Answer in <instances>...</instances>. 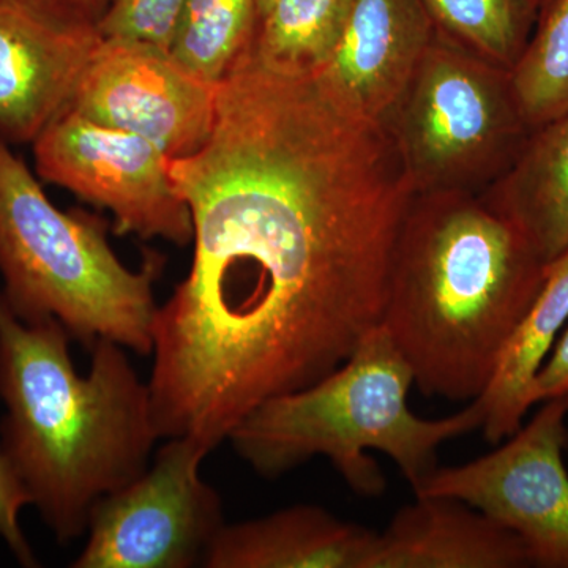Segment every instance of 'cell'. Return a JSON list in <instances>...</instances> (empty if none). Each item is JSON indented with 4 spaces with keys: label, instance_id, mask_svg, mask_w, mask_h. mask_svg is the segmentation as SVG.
<instances>
[{
    "label": "cell",
    "instance_id": "cell-7",
    "mask_svg": "<svg viewBox=\"0 0 568 568\" xmlns=\"http://www.w3.org/2000/svg\"><path fill=\"white\" fill-rule=\"evenodd\" d=\"M211 454L193 437L164 439L141 476L93 508L71 567H203L224 526L222 497L201 476Z\"/></svg>",
    "mask_w": 568,
    "mask_h": 568
},
{
    "label": "cell",
    "instance_id": "cell-17",
    "mask_svg": "<svg viewBox=\"0 0 568 568\" xmlns=\"http://www.w3.org/2000/svg\"><path fill=\"white\" fill-rule=\"evenodd\" d=\"M354 0H275L257 18L242 59L286 74L317 73L332 55L349 21Z\"/></svg>",
    "mask_w": 568,
    "mask_h": 568
},
{
    "label": "cell",
    "instance_id": "cell-8",
    "mask_svg": "<svg viewBox=\"0 0 568 568\" xmlns=\"http://www.w3.org/2000/svg\"><path fill=\"white\" fill-rule=\"evenodd\" d=\"M567 416L562 402H545L503 447L466 465L436 467L414 495L463 500L511 530L530 567L568 568Z\"/></svg>",
    "mask_w": 568,
    "mask_h": 568
},
{
    "label": "cell",
    "instance_id": "cell-18",
    "mask_svg": "<svg viewBox=\"0 0 568 568\" xmlns=\"http://www.w3.org/2000/svg\"><path fill=\"white\" fill-rule=\"evenodd\" d=\"M257 18V0H185L171 55L194 77L219 85L248 50Z\"/></svg>",
    "mask_w": 568,
    "mask_h": 568
},
{
    "label": "cell",
    "instance_id": "cell-5",
    "mask_svg": "<svg viewBox=\"0 0 568 568\" xmlns=\"http://www.w3.org/2000/svg\"><path fill=\"white\" fill-rule=\"evenodd\" d=\"M162 272L163 257L152 252L140 271L126 267L108 242L106 223L59 211L0 138L2 294L21 321H58L89 351L110 339L152 355L159 312L153 287Z\"/></svg>",
    "mask_w": 568,
    "mask_h": 568
},
{
    "label": "cell",
    "instance_id": "cell-15",
    "mask_svg": "<svg viewBox=\"0 0 568 568\" xmlns=\"http://www.w3.org/2000/svg\"><path fill=\"white\" fill-rule=\"evenodd\" d=\"M544 263L568 248V112L530 132L499 181L480 194Z\"/></svg>",
    "mask_w": 568,
    "mask_h": 568
},
{
    "label": "cell",
    "instance_id": "cell-4",
    "mask_svg": "<svg viewBox=\"0 0 568 568\" xmlns=\"http://www.w3.org/2000/svg\"><path fill=\"white\" fill-rule=\"evenodd\" d=\"M414 375L386 328L377 324L338 368L312 386L267 399L231 433L235 454L260 476L276 478L315 457L331 459L358 496L386 489L369 450L394 459L410 487L437 467V448L481 428L484 410L422 418L407 403Z\"/></svg>",
    "mask_w": 568,
    "mask_h": 568
},
{
    "label": "cell",
    "instance_id": "cell-22",
    "mask_svg": "<svg viewBox=\"0 0 568 568\" xmlns=\"http://www.w3.org/2000/svg\"><path fill=\"white\" fill-rule=\"evenodd\" d=\"M26 506L29 497L0 443V537L22 567H37L39 562L21 529L20 515Z\"/></svg>",
    "mask_w": 568,
    "mask_h": 568
},
{
    "label": "cell",
    "instance_id": "cell-10",
    "mask_svg": "<svg viewBox=\"0 0 568 568\" xmlns=\"http://www.w3.org/2000/svg\"><path fill=\"white\" fill-rule=\"evenodd\" d=\"M216 91L219 85L194 77L163 48L102 37L70 108L183 159L211 136Z\"/></svg>",
    "mask_w": 568,
    "mask_h": 568
},
{
    "label": "cell",
    "instance_id": "cell-14",
    "mask_svg": "<svg viewBox=\"0 0 568 568\" xmlns=\"http://www.w3.org/2000/svg\"><path fill=\"white\" fill-rule=\"evenodd\" d=\"M376 532L323 507L298 504L226 525L207 549L205 568H365Z\"/></svg>",
    "mask_w": 568,
    "mask_h": 568
},
{
    "label": "cell",
    "instance_id": "cell-26",
    "mask_svg": "<svg viewBox=\"0 0 568 568\" xmlns=\"http://www.w3.org/2000/svg\"><path fill=\"white\" fill-rule=\"evenodd\" d=\"M536 2L538 6V10H540V7L544 6V3L547 2V0H536Z\"/></svg>",
    "mask_w": 568,
    "mask_h": 568
},
{
    "label": "cell",
    "instance_id": "cell-19",
    "mask_svg": "<svg viewBox=\"0 0 568 568\" xmlns=\"http://www.w3.org/2000/svg\"><path fill=\"white\" fill-rule=\"evenodd\" d=\"M436 36L514 70L536 28V0H422Z\"/></svg>",
    "mask_w": 568,
    "mask_h": 568
},
{
    "label": "cell",
    "instance_id": "cell-12",
    "mask_svg": "<svg viewBox=\"0 0 568 568\" xmlns=\"http://www.w3.org/2000/svg\"><path fill=\"white\" fill-rule=\"evenodd\" d=\"M435 36L422 0H354L343 39L317 77L351 110L383 125Z\"/></svg>",
    "mask_w": 568,
    "mask_h": 568
},
{
    "label": "cell",
    "instance_id": "cell-24",
    "mask_svg": "<svg viewBox=\"0 0 568 568\" xmlns=\"http://www.w3.org/2000/svg\"><path fill=\"white\" fill-rule=\"evenodd\" d=\"M562 402L568 409V324L549 351L547 361L538 369L532 388L534 405Z\"/></svg>",
    "mask_w": 568,
    "mask_h": 568
},
{
    "label": "cell",
    "instance_id": "cell-1",
    "mask_svg": "<svg viewBox=\"0 0 568 568\" xmlns=\"http://www.w3.org/2000/svg\"><path fill=\"white\" fill-rule=\"evenodd\" d=\"M193 260L159 306L153 424L213 452L267 399L338 368L381 323L414 196L394 141L317 73L237 62L200 151L170 159Z\"/></svg>",
    "mask_w": 568,
    "mask_h": 568
},
{
    "label": "cell",
    "instance_id": "cell-23",
    "mask_svg": "<svg viewBox=\"0 0 568 568\" xmlns=\"http://www.w3.org/2000/svg\"><path fill=\"white\" fill-rule=\"evenodd\" d=\"M37 20L62 29H97L114 0H7Z\"/></svg>",
    "mask_w": 568,
    "mask_h": 568
},
{
    "label": "cell",
    "instance_id": "cell-20",
    "mask_svg": "<svg viewBox=\"0 0 568 568\" xmlns=\"http://www.w3.org/2000/svg\"><path fill=\"white\" fill-rule=\"evenodd\" d=\"M511 81L530 129L568 112V0H547L540 7Z\"/></svg>",
    "mask_w": 568,
    "mask_h": 568
},
{
    "label": "cell",
    "instance_id": "cell-25",
    "mask_svg": "<svg viewBox=\"0 0 568 568\" xmlns=\"http://www.w3.org/2000/svg\"><path fill=\"white\" fill-rule=\"evenodd\" d=\"M274 2L275 0H257V13H260V17L271 9L272 3Z\"/></svg>",
    "mask_w": 568,
    "mask_h": 568
},
{
    "label": "cell",
    "instance_id": "cell-16",
    "mask_svg": "<svg viewBox=\"0 0 568 568\" xmlns=\"http://www.w3.org/2000/svg\"><path fill=\"white\" fill-rule=\"evenodd\" d=\"M568 324V248L545 267L544 284L504 351L485 394L477 398L484 410L485 439L499 444L514 435L534 406L538 369Z\"/></svg>",
    "mask_w": 568,
    "mask_h": 568
},
{
    "label": "cell",
    "instance_id": "cell-6",
    "mask_svg": "<svg viewBox=\"0 0 568 568\" xmlns=\"http://www.w3.org/2000/svg\"><path fill=\"white\" fill-rule=\"evenodd\" d=\"M383 126L414 193H484L510 170L532 132L511 70L439 36Z\"/></svg>",
    "mask_w": 568,
    "mask_h": 568
},
{
    "label": "cell",
    "instance_id": "cell-2",
    "mask_svg": "<svg viewBox=\"0 0 568 568\" xmlns=\"http://www.w3.org/2000/svg\"><path fill=\"white\" fill-rule=\"evenodd\" d=\"M70 339L58 321H21L0 291V443L62 545L85 536L97 504L148 469L160 439L151 388L125 347L99 339L82 376Z\"/></svg>",
    "mask_w": 568,
    "mask_h": 568
},
{
    "label": "cell",
    "instance_id": "cell-9",
    "mask_svg": "<svg viewBox=\"0 0 568 568\" xmlns=\"http://www.w3.org/2000/svg\"><path fill=\"white\" fill-rule=\"evenodd\" d=\"M33 155L43 181L110 211L115 233L192 244V213L171 178L170 156L151 141L69 108L33 141Z\"/></svg>",
    "mask_w": 568,
    "mask_h": 568
},
{
    "label": "cell",
    "instance_id": "cell-21",
    "mask_svg": "<svg viewBox=\"0 0 568 568\" xmlns=\"http://www.w3.org/2000/svg\"><path fill=\"white\" fill-rule=\"evenodd\" d=\"M185 0H114L99 22L103 39L140 41L170 51Z\"/></svg>",
    "mask_w": 568,
    "mask_h": 568
},
{
    "label": "cell",
    "instance_id": "cell-3",
    "mask_svg": "<svg viewBox=\"0 0 568 568\" xmlns=\"http://www.w3.org/2000/svg\"><path fill=\"white\" fill-rule=\"evenodd\" d=\"M547 263L480 194L414 193L396 234L381 325L414 386L476 402L537 297Z\"/></svg>",
    "mask_w": 568,
    "mask_h": 568
},
{
    "label": "cell",
    "instance_id": "cell-13",
    "mask_svg": "<svg viewBox=\"0 0 568 568\" xmlns=\"http://www.w3.org/2000/svg\"><path fill=\"white\" fill-rule=\"evenodd\" d=\"M525 545L476 507L448 496H416L376 534L365 568H525Z\"/></svg>",
    "mask_w": 568,
    "mask_h": 568
},
{
    "label": "cell",
    "instance_id": "cell-11",
    "mask_svg": "<svg viewBox=\"0 0 568 568\" xmlns=\"http://www.w3.org/2000/svg\"><path fill=\"white\" fill-rule=\"evenodd\" d=\"M102 36L62 29L0 0V138L29 144L63 111Z\"/></svg>",
    "mask_w": 568,
    "mask_h": 568
}]
</instances>
